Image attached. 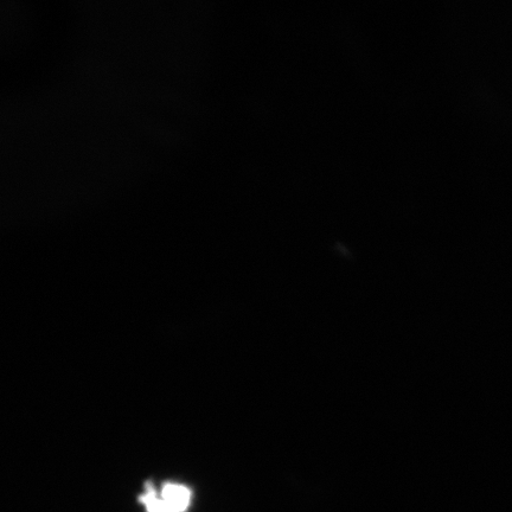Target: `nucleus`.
<instances>
[{
  "instance_id": "f03ea898",
  "label": "nucleus",
  "mask_w": 512,
  "mask_h": 512,
  "mask_svg": "<svg viewBox=\"0 0 512 512\" xmlns=\"http://www.w3.org/2000/svg\"><path fill=\"white\" fill-rule=\"evenodd\" d=\"M142 501L149 512H177L170 505L166 504L163 499H158L156 491L151 484L146 485V492L142 497Z\"/></svg>"
},
{
  "instance_id": "f257e3e1",
  "label": "nucleus",
  "mask_w": 512,
  "mask_h": 512,
  "mask_svg": "<svg viewBox=\"0 0 512 512\" xmlns=\"http://www.w3.org/2000/svg\"><path fill=\"white\" fill-rule=\"evenodd\" d=\"M163 501L177 512L188 509L191 499L190 491L184 486L168 484L163 489Z\"/></svg>"
}]
</instances>
